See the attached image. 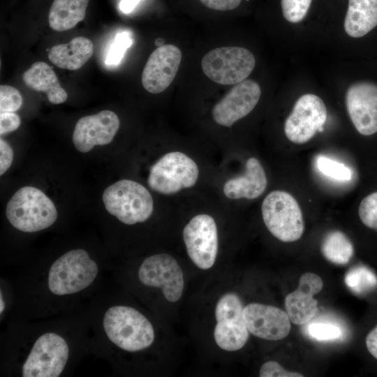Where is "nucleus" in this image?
Returning <instances> with one entry per match:
<instances>
[{
  "label": "nucleus",
  "mask_w": 377,
  "mask_h": 377,
  "mask_svg": "<svg viewBox=\"0 0 377 377\" xmlns=\"http://www.w3.org/2000/svg\"><path fill=\"white\" fill-rule=\"evenodd\" d=\"M366 346L369 353L377 360V325L367 334Z\"/></svg>",
  "instance_id": "nucleus-36"
},
{
  "label": "nucleus",
  "mask_w": 377,
  "mask_h": 377,
  "mask_svg": "<svg viewBox=\"0 0 377 377\" xmlns=\"http://www.w3.org/2000/svg\"><path fill=\"white\" fill-rule=\"evenodd\" d=\"M377 25V0H348L344 29L353 38L365 36Z\"/></svg>",
  "instance_id": "nucleus-22"
},
{
  "label": "nucleus",
  "mask_w": 377,
  "mask_h": 377,
  "mask_svg": "<svg viewBox=\"0 0 377 377\" xmlns=\"http://www.w3.org/2000/svg\"><path fill=\"white\" fill-rule=\"evenodd\" d=\"M358 213L364 225L377 231V192L368 195L361 201Z\"/></svg>",
  "instance_id": "nucleus-30"
},
{
  "label": "nucleus",
  "mask_w": 377,
  "mask_h": 377,
  "mask_svg": "<svg viewBox=\"0 0 377 377\" xmlns=\"http://www.w3.org/2000/svg\"><path fill=\"white\" fill-rule=\"evenodd\" d=\"M263 221L268 230L279 240L293 242L304 231V222L296 199L283 191H274L265 198L262 207Z\"/></svg>",
  "instance_id": "nucleus-5"
},
{
  "label": "nucleus",
  "mask_w": 377,
  "mask_h": 377,
  "mask_svg": "<svg viewBox=\"0 0 377 377\" xmlns=\"http://www.w3.org/2000/svg\"><path fill=\"white\" fill-rule=\"evenodd\" d=\"M89 0H54L48 15L50 28L57 31L69 30L84 20Z\"/></svg>",
  "instance_id": "nucleus-23"
},
{
  "label": "nucleus",
  "mask_w": 377,
  "mask_h": 377,
  "mask_svg": "<svg viewBox=\"0 0 377 377\" xmlns=\"http://www.w3.org/2000/svg\"><path fill=\"white\" fill-rule=\"evenodd\" d=\"M306 329L310 337L321 341L338 339L342 336L341 327L332 323L309 322Z\"/></svg>",
  "instance_id": "nucleus-27"
},
{
  "label": "nucleus",
  "mask_w": 377,
  "mask_h": 377,
  "mask_svg": "<svg viewBox=\"0 0 377 377\" xmlns=\"http://www.w3.org/2000/svg\"><path fill=\"white\" fill-rule=\"evenodd\" d=\"M245 323L253 335L269 341L286 338L290 331L287 312L270 305L251 303L244 307Z\"/></svg>",
  "instance_id": "nucleus-17"
},
{
  "label": "nucleus",
  "mask_w": 377,
  "mask_h": 377,
  "mask_svg": "<svg viewBox=\"0 0 377 377\" xmlns=\"http://www.w3.org/2000/svg\"><path fill=\"white\" fill-rule=\"evenodd\" d=\"M318 170L326 177L337 181H349L352 178V170L345 164L325 156H318L316 159Z\"/></svg>",
  "instance_id": "nucleus-26"
},
{
  "label": "nucleus",
  "mask_w": 377,
  "mask_h": 377,
  "mask_svg": "<svg viewBox=\"0 0 377 377\" xmlns=\"http://www.w3.org/2000/svg\"><path fill=\"white\" fill-rule=\"evenodd\" d=\"M0 304H0V312H1V313H2V312L4 310L5 304H4V301L2 299V293H1V297H0Z\"/></svg>",
  "instance_id": "nucleus-38"
},
{
  "label": "nucleus",
  "mask_w": 377,
  "mask_h": 377,
  "mask_svg": "<svg viewBox=\"0 0 377 377\" xmlns=\"http://www.w3.org/2000/svg\"><path fill=\"white\" fill-rule=\"evenodd\" d=\"M13 161V151L11 147L2 138L0 140V175L4 174L10 167Z\"/></svg>",
  "instance_id": "nucleus-34"
},
{
  "label": "nucleus",
  "mask_w": 377,
  "mask_h": 377,
  "mask_svg": "<svg viewBox=\"0 0 377 377\" xmlns=\"http://www.w3.org/2000/svg\"><path fill=\"white\" fill-rule=\"evenodd\" d=\"M321 252L324 258L330 263L343 265L353 257L354 248L343 232L332 230L325 236L321 244Z\"/></svg>",
  "instance_id": "nucleus-24"
},
{
  "label": "nucleus",
  "mask_w": 377,
  "mask_h": 377,
  "mask_svg": "<svg viewBox=\"0 0 377 377\" xmlns=\"http://www.w3.org/2000/svg\"><path fill=\"white\" fill-rule=\"evenodd\" d=\"M260 96L259 84L252 80L236 84L213 107L212 114L214 121L221 126H231L254 109Z\"/></svg>",
  "instance_id": "nucleus-13"
},
{
  "label": "nucleus",
  "mask_w": 377,
  "mask_h": 377,
  "mask_svg": "<svg viewBox=\"0 0 377 377\" xmlns=\"http://www.w3.org/2000/svg\"><path fill=\"white\" fill-rule=\"evenodd\" d=\"M133 40L130 33L122 31L118 33L113 43L108 52L105 64L110 66H117L121 61L125 52L132 45Z\"/></svg>",
  "instance_id": "nucleus-28"
},
{
  "label": "nucleus",
  "mask_w": 377,
  "mask_h": 377,
  "mask_svg": "<svg viewBox=\"0 0 377 377\" xmlns=\"http://www.w3.org/2000/svg\"><path fill=\"white\" fill-rule=\"evenodd\" d=\"M323 288V281L318 274L306 272L300 276L297 288L285 298L286 312L293 323L304 325L316 316L318 301L313 296Z\"/></svg>",
  "instance_id": "nucleus-18"
},
{
  "label": "nucleus",
  "mask_w": 377,
  "mask_h": 377,
  "mask_svg": "<svg viewBox=\"0 0 377 377\" xmlns=\"http://www.w3.org/2000/svg\"><path fill=\"white\" fill-rule=\"evenodd\" d=\"M346 286L355 294L362 295L377 286L375 274L364 266H355L345 275Z\"/></svg>",
  "instance_id": "nucleus-25"
},
{
  "label": "nucleus",
  "mask_w": 377,
  "mask_h": 377,
  "mask_svg": "<svg viewBox=\"0 0 377 377\" xmlns=\"http://www.w3.org/2000/svg\"><path fill=\"white\" fill-rule=\"evenodd\" d=\"M138 275L142 284L161 288L169 302H177L182 295L184 286L182 270L177 260L168 254H156L145 258Z\"/></svg>",
  "instance_id": "nucleus-11"
},
{
  "label": "nucleus",
  "mask_w": 377,
  "mask_h": 377,
  "mask_svg": "<svg viewBox=\"0 0 377 377\" xmlns=\"http://www.w3.org/2000/svg\"><path fill=\"white\" fill-rule=\"evenodd\" d=\"M22 104V98L20 91L10 85L0 86V111L14 112L18 110Z\"/></svg>",
  "instance_id": "nucleus-31"
},
{
  "label": "nucleus",
  "mask_w": 377,
  "mask_h": 377,
  "mask_svg": "<svg viewBox=\"0 0 377 377\" xmlns=\"http://www.w3.org/2000/svg\"><path fill=\"white\" fill-rule=\"evenodd\" d=\"M69 348L60 335L47 332L34 342L22 368L23 377H57L64 369Z\"/></svg>",
  "instance_id": "nucleus-8"
},
{
  "label": "nucleus",
  "mask_w": 377,
  "mask_h": 377,
  "mask_svg": "<svg viewBox=\"0 0 377 377\" xmlns=\"http://www.w3.org/2000/svg\"><path fill=\"white\" fill-rule=\"evenodd\" d=\"M267 179L260 161L251 157L246 163L245 172L229 179L223 186L225 195L230 199H255L265 190Z\"/></svg>",
  "instance_id": "nucleus-19"
},
{
  "label": "nucleus",
  "mask_w": 377,
  "mask_h": 377,
  "mask_svg": "<svg viewBox=\"0 0 377 377\" xmlns=\"http://www.w3.org/2000/svg\"><path fill=\"white\" fill-rule=\"evenodd\" d=\"M199 175L195 162L185 154L172 151L163 155L150 168L147 183L162 194H173L195 185Z\"/></svg>",
  "instance_id": "nucleus-7"
},
{
  "label": "nucleus",
  "mask_w": 377,
  "mask_h": 377,
  "mask_svg": "<svg viewBox=\"0 0 377 377\" xmlns=\"http://www.w3.org/2000/svg\"><path fill=\"white\" fill-rule=\"evenodd\" d=\"M6 214L10 223L24 232H35L50 227L57 219L52 201L40 189L24 186L8 201Z\"/></svg>",
  "instance_id": "nucleus-2"
},
{
  "label": "nucleus",
  "mask_w": 377,
  "mask_h": 377,
  "mask_svg": "<svg viewBox=\"0 0 377 377\" xmlns=\"http://www.w3.org/2000/svg\"><path fill=\"white\" fill-rule=\"evenodd\" d=\"M93 53L92 41L86 37L78 36L68 43L52 47L48 53V59L60 68L75 71L81 68Z\"/></svg>",
  "instance_id": "nucleus-20"
},
{
  "label": "nucleus",
  "mask_w": 377,
  "mask_h": 377,
  "mask_svg": "<svg viewBox=\"0 0 377 377\" xmlns=\"http://www.w3.org/2000/svg\"><path fill=\"white\" fill-rule=\"evenodd\" d=\"M312 0H281L284 18L292 23L302 21L307 14Z\"/></svg>",
  "instance_id": "nucleus-29"
},
{
  "label": "nucleus",
  "mask_w": 377,
  "mask_h": 377,
  "mask_svg": "<svg viewBox=\"0 0 377 377\" xmlns=\"http://www.w3.org/2000/svg\"><path fill=\"white\" fill-rule=\"evenodd\" d=\"M348 115L362 135H371L377 132V84L361 81L351 84L346 94Z\"/></svg>",
  "instance_id": "nucleus-14"
},
{
  "label": "nucleus",
  "mask_w": 377,
  "mask_h": 377,
  "mask_svg": "<svg viewBox=\"0 0 377 377\" xmlns=\"http://www.w3.org/2000/svg\"><path fill=\"white\" fill-rule=\"evenodd\" d=\"M20 117L15 112H3L0 114L1 135L15 131L20 125Z\"/></svg>",
  "instance_id": "nucleus-33"
},
{
  "label": "nucleus",
  "mask_w": 377,
  "mask_h": 377,
  "mask_svg": "<svg viewBox=\"0 0 377 377\" xmlns=\"http://www.w3.org/2000/svg\"><path fill=\"white\" fill-rule=\"evenodd\" d=\"M120 122L118 116L111 110L81 117L76 123L73 142L80 152L87 153L96 145H105L114 138Z\"/></svg>",
  "instance_id": "nucleus-16"
},
{
  "label": "nucleus",
  "mask_w": 377,
  "mask_h": 377,
  "mask_svg": "<svg viewBox=\"0 0 377 377\" xmlns=\"http://www.w3.org/2000/svg\"><path fill=\"white\" fill-rule=\"evenodd\" d=\"M187 253L193 263L202 269L211 268L218 251V234L214 219L199 214L191 219L183 230Z\"/></svg>",
  "instance_id": "nucleus-12"
},
{
  "label": "nucleus",
  "mask_w": 377,
  "mask_h": 377,
  "mask_svg": "<svg viewBox=\"0 0 377 377\" xmlns=\"http://www.w3.org/2000/svg\"><path fill=\"white\" fill-rule=\"evenodd\" d=\"M256 66V59L249 50L242 47H219L204 55L201 68L212 81L222 85H232L245 80Z\"/></svg>",
  "instance_id": "nucleus-6"
},
{
  "label": "nucleus",
  "mask_w": 377,
  "mask_h": 377,
  "mask_svg": "<svg viewBox=\"0 0 377 377\" xmlns=\"http://www.w3.org/2000/svg\"><path fill=\"white\" fill-rule=\"evenodd\" d=\"M140 0H121L119 2V9L124 13H131Z\"/></svg>",
  "instance_id": "nucleus-37"
},
{
  "label": "nucleus",
  "mask_w": 377,
  "mask_h": 377,
  "mask_svg": "<svg viewBox=\"0 0 377 377\" xmlns=\"http://www.w3.org/2000/svg\"><path fill=\"white\" fill-rule=\"evenodd\" d=\"M243 311L242 302L235 293H228L219 300L215 309L216 324L214 337L221 349L236 351L246 344L249 330Z\"/></svg>",
  "instance_id": "nucleus-9"
},
{
  "label": "nucleus",
  "mask_w": 377,
  "mask_h": 377,
  "mask_svg": "<svg viewBox=\"0 0 377 377\" xmlns=\"http://www.w3.org/2000/svg\"><path fill=\"white\" fill-rule=\"evenodd\" d=\"M260 377H302V374L289 371L282 367L278 362L269 361L264 363L259 372Z\"/></svg>",
  "instance_id": "nucleus-32"
},
{
  "label": "nucleus",
  "mask_w": 377,
  "mask_h": 377,
  "mask_svg": "<svg viewBox=\"0 0 377 377\" xmlns=\"http://www.w3.org/2000/svg\"><path fill=\"white\" fill-rule=\"evenodd\" d=\"M24 84L29 88L46 94L52 104L64 103L68 94L61 86L52 68L46 63L37 61L27 70L22 76Z\"/></svg>",
  "instance_id": "nucleus-21"
},
{
  "label": "nucleus",
  "mask_w": 377,
  "mask_h": 377,
  "mask_svg": "<svg viewBox=\"0 0 377 377\" xmlns=\"http://www.w3.org/2000/svg\"><path fill=\"white\" fill-rule=\"evenodd\" d=\"M103 201L107 211L127 225L147 221L154 210L153 198L142 184L121 179L103 192Z\"/></svg>",
  "instance_id": "nucleus-4"
},
{
  "label": "nucleus",
  "mask_w": 377,
  "mask_h": 377,
  "mask_svg": "<svg viewBox=\"0 0 377 377\" xmlns=\"http://www.w3.org/2000/svg\"><path fill=\"white\" fill-rule=\"evenodd\" d=\"M326 119L327 108L322 99L315 94H304L297 99L285 121L286 136L295 144L307 142L323 131Z\"/></svg>",
  "instance_id": "nucleus-10"
},
{
  "label": "nucleus",
  "mask_w": 377,
  "mask_h": 377,
  "mask_svg": "<svg viewBox=\"0 0 377 377\" xmlns=\"http://www.w3.org/2000/svg\"><path fill=\"white\" fill-rule=\"evenodd\" d=\"M103 325L109 340L126 351L144 350L154 340L151 323L133 307L117 305L109 308L104 314Z\"/></svg>",
  "instance_id": "nucleus-1"
},
{
  "label": "nucleus",
  "mask_w": 377,
  "mask_h": 377,
  "mask_svg": "<svg viewBox=\"0 0 377 377\" xmlns=\"http://www.w3.org/2000/svg\"><path fill=\"white\" fill-rule=\"evenodd\" d=\"M206 7L216 10L227 11L237 8L242 0H199Z\"/></svg>",
  "instance_id": "nucleus-35"
},
{
  "label": "nucleus",
  "mask_w": 377,
  "mask_h": 377,
  "mask_svg": "<svg viewBox=\"0 0 377 377\" xmlns=\"http://www.w3.org/2000/svg\"><path fill=\"white\" fill-rule=\"evenodd\" d=\"M98 272L96 263L87 251L71 250L52 264L48 272V288L56 295L74 294L91 285Z\"/></svg>",
  "instance_id": "nucleus-3"
},
{
  "label": "nucleus",
  "mask_w": 377,
  "mask_h": 377,
  "mask_svg": "<svg viewBox=\"0 0 377 377\" xmlns=\"http://www.w3.org/2000/svg\"><path fill=\"white\" fill-rule=\"evenodd\" d=\"M182 59V51L174 45L157 47L148 58L142 73V84L145 90L154 94L165 91L174 80Z\"/></svg>",
  "instance_id": "nucleus-15"
}]
</instances>
